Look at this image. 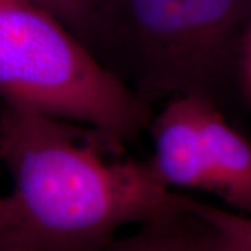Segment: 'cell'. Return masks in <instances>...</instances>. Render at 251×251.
<instances>
[{"label":"cell","mask_w":251,"mask_h":251,"mask_svg":"<svg viewBox=\"0 0 251 251\" xmlns=\"http://www.w3.org/2000/svg\"><path fill=\"white\" fill-rule=\"evenodd\" d=\"M59 20L91 52L99 23L100 0H28ZM92 53V52H91Z\"/></svg>","instance_id":"obj_7"},{"label":"cell","mask_w":251,"mask_h":251,"mask_svg":"<svg viewBox=\"0 0 251 251\" xmlns=\"http://www.w3.org/2000/svg\"><path fill=\"white\" fill-rule=\"evenodd\" d=\"M201 102L194 97H176L151 125L153 155L148 162L162 184L173 191L206 190Z\"/></svg>","instance_id":"obj_4"},{"label":"cell","mask_w":251,"mask_h":251,"mask_svg":"<svg viewBox=\"0 0 251 251\" xmlns=\"http://www.w3.org/2000/svg\"><path fill=\"white\" fill-rule=\"evenodd\" d=\"M208 225V224H206ZM198 251H251L243 247L237 243L232 242L230 239L225 237L224 234L216 232L214 227L208 225V230L198 247Z\"/></svg>","instance_id":"obj_9"},{"label":"cell","mask_w":251,"mask_h":251,"mask_svg":"<svg viewBox=\"0 0 251 251\" xmlns=\"http://www.w3.org/2000/svg\"><path fill=\"white\" fill-rule=\"evenodd\" d=\"M0 98L123 143L150 125V106L59 20L28 0H0Z\"/></svg>","instance_id":"obj_3"},{"label":"cell","mask_w":251,"mask_h":251,"mask_svg":"<svg viewBox=\"0 0 251 251\" xmlns=\"http://www.w3.org/2000/svg\"><path fill=\"white\" fill-rule=\"evenodd\" d=\"M251 36V16H250V25H249V34H247V39Z\"/></svg>","instance_id":"obj_13"},{"label":"cell","mask_w":251,"mask_h":251,"mask_svg":"<svg viewBox=\"0 0 251 251\" xmlns=\"http://www.w3.org/2000/svg\"><path fill=\"white\" fill-rule=\"evenodd\" d=\"M184 206L188 212L202 219L205 224L214 227L216 232L251 250V216L209 205L187 196L184 198Z\"/></svg>","instance_id":"obj_8"},{"label":"cell","mask_w":251,"mask_h":251,"mask_svg":"<svg viewBox=\"0 0 251 251\" xmlns=\"http://www.w3.org/2000/svg\"><path fill=\"white\" fill-rule=\"evenodd\" d=\"M10 225V205L7 197H0V232Z\"/></svg>","instance_id":"obj_12"},{"label":"cell","mask_w":251,"mask_h":251,"mask_svg":"<svg viewBox=\"0 0 251 251\" xmlns=\"http://www.w3.org/2000/svg\"><path fill=\"white\" fill-rule=\"evenodd\" d=\"M208 225L184 208L176 215L141 225L134 234L110 242L92 251H198Z\"/></svg>","instance_id":"obj_6"},{"label":"cell","mask_w":251,"mask_h":251,"mask_svg":"<svg viewBox=\"0 0 251 251\" xmlns=\"http://www.w3.org/2000/svg\"><path fill=\"white\" fill-rule=\"evenodd\" d=\"M0 251H35L28 244L21 242L18 237L9 232L7 229H3L0 232Z\"/></svg>","instance_id":"obj_10"},{"label":"cell","mask_w":251,"mask_h":251,"mask_svg":"<svg viewBox=\"0 0 251 251\" xmlns=\"http://www.w3.org/2000/svg\"><path fill=\"white\" fill-rule=\"evenodd\" d=\"M90 126L3 103L0 161L13 191L9 232L35 251H92L126 225L184 211L150 162Z\"/></svg>","instance_id":"obj_1"},{"label":"cell","mask_w":251,"mask_h":251,"mask_svg":"<svg viewBox=\"0 0 251 251\" xmlns=\"http://www.w3.org/2000/svg\"><path fill=\"white\" fill-rule=\"evenodd\" d=\"M243 81H247L251 90V36L247 39L244 63H243Z\"/></svg>","instance_id":"obj_11"},{"label":"cell","mask_w":251,"mask_h":251,"mask_svg":"<svg viewBox=\"0 0 251 251\" xmlns=\"http://www.w3.org/2000/svg\"><path fill=\"white\" fill-rule=\"evenodd\" d=\"M251 0H100L91 52L150 106L194 97L221 109L237 81Z\"/></svg>","instance_id":"obj_2"},{"label":"cell","mask_w":251,"mask_h":251,"mask_svg":"<svg viewBox=\"0 0 251 251\" xmlns=\"http://www.w3.org/2000/svg\"><path fill=\"white\" fill-rule=\"evenodd\" d=\"M205 151V193L237 214L251 216V141L236 130L214 103L201 102Z\"/></svg>","instance_id":"obj_5"}]
</instances>
